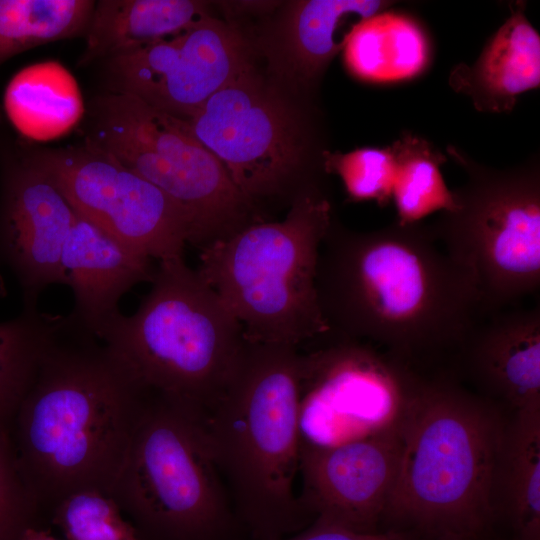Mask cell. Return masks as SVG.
Masks as SVG:
<instances>
[{"mask_svg": "<svg viewBox=\"0 0 540 540\" xmlns=\"http://www.w3.org/2000/svg\"><path fill=\"white\" fill-rule=\"evenodd\" d=\"M76 212L55 184L16 150L2 154L0 257L16 276L24 309L52 284L66 285L65 242Z\"/></svg>", "mask_w": 540, "mask_h": 540, "instance_id": "obj_15", "label": "cell"}, {"mask_svg": "<svg viewBox=\"0 0 540 540\" xmlns=\"http://www.w3.org/2000/svg\"><path fill=\"white\" fill-rule=\"evenodd\" d=\"M315 288L330 333L371 341L404 361L459 349L490 313L469 277L421 222L358 232L331 224Z\"/></svg>", "mask_w": 540, "mask_h": 540, "instance_id": "obj_1", "label": "cell"}, {"mask_svg": "<svg viewBox=\"0 0 540 540\" xmlns=\"http://www.w3.org/2000/svg\"><path fill=\"white\" fill-rule=\"evenodd\" d=\"M121 512L111 496L83 490L61 500L52 509L51 521L66 540H142Z\"/></svg>", "mask_w": 540, "mask_h": 540, "instance_id": "obj_27", "label": "cell"}, {"mask_svg": "<svg viewBox=\"0 0 540 540\" xmlns=\"http://www.w3.org/2000/svg\"><path fill=\"white\" fill-rule=\"evenodd\" d=\"M89 0H0V65L32 47L85 35Z\"/></svg>", "mask_w": 540, "mask_h": 540, "instance_id": "obj_26", "label": "cell"}, {"mask_svg": "<svg viewBox=\"0 0 540 540\" xmlns=\"http://www.w3.org/2000/svg\"><path fill=\"white\" fill-rule=\"evenodd\" d=\"M18 152L82 218L151 259L183 258L191 234L183 210L89 139L76 147Z\"/></svg>", "mask_w": 540, "mask_h": 540, "instance_id": "obj_10", "label": "cell"}, {"mask_svg": "<svg viewBox=\"0 0 540 540\" xmlns=\"http://www.w3.org/2000/svg\"><path fill=\"white\" fill-rule=\"evenodd\" d=\"M0 260H1V257H0ZM5 295H6L5 282L0 272V297H3Z\"/></svg>", "mask_w": 540, "mask_h": 540, "instance_id": "obj_32", "label": "cell"}, {"mask_svg": "<svg viewBox=\"0 0 540 540\" xmlns=\"http://www.w3.org/2000/svg\"><path fill=\"white\" fill-rule=\"evenodd\" d=\"M396 172L391 201L402 225L420 223L434 212L455 207L452 190L442 177L440 167L446 162L430 142L412 133H403L391 146Z\"/></svg>", "mask_w": 540, "mask_h": 540, "instance_id": "obj_25", "label": "cell"}, {"mask_svg": "<svg viewBox=\"0 0 540 540\" xmlns=\"http://www.w3.org/2000/svg\"><path fill=\"white\" fill-rule=\"evenodd\" d=\"M496 501L519 540H540V406L516 410L506 423Z\"/></svg>", "mask_w": 540, "mask_h": 540, "instance_id": "obj_22", "label": "cell"}, {"mask_svg": "<svg viewBox=\"0 0 540 540\" xmlns=\"http://www.w3.org/2000/svg\"><path fill=\"white\" fill-rule=\"evenodd\" d=\"M4 107L17 130L34 139L61 135L83 112L76 81L63 66L51 61L16 74L6 88Z\"/></svg>", "mask_w": 540, "mask_h": 540, "instance_id": "obj_23", "label": "cell"}, {"mask_svg": "<svg viewBox=\"0 0 540 540\" xmlns=\"http://www.w3.org/2000/svg\"><path fill=\"white\" fill-rule=\"evenodd\" d=\"M196 0H101L95 2L80 64L109 59L175 35L209 17Z\"/></svg>", "mask_w": 540, "mask_h": 540, "instance_id": "obj_19", "label": "cell"}, {"mask_svg": "<svg viewBox=\"0 0 540 540\" xmlns=\"http://www.w3.org/2000/svg\"><path fill=\"white\" fill-rule=\"evenodd\" d=\"M333 219L318 189L300 194L281 221H260L200 250L196 271L241 324L245 340L299 347L329 331L316 266Z\"/></svg>", "mask_w": 540, "mask_h": 540, "instance_id": "obj_6", "label": "cell"}, {"mask_svg": "<svg viewBox=\"0 0 540 540\" xmlns=\"http://www.w3.org/2000/svg\"><path fill=\"white\" fill-rule=\"evenodd\" d=\"M20 540H58L40 526L28 528Z\"/></svg>", "mask_w": 540, "mask_h": 540, "instance_id": "obj_31", "label": "cell"}, {"mask_svg": "<svg viewBox=\"0 0 540 540\" xmlns=\"http://www.w3.org/2000/svg\"><path fill=\"white\" fill-rule=\"evenodd\" d=\"M398 416L362 437L328 447L301 446L298 497L312 520L358 532L376 531L397 477Z\"/></svg>", "mask_w": 540, "mask_h": 540, "instance_id": "obj_14", "label": "cell"}, {"mask_svg": "<svg viewBox=\"0 0 540 540\" xmlns=\"http://www.w3.org/2000/svg\"><path fill=\"white\" fill-rule=\"evenodd\" d=\"M300 374L299 347L245 340L224 389L202 416L236 518L254 540H279L313 521L295 491Z\"/></svg>", "mask_w": 540, "mask_h": 540, "instance_id": "obj_3", "label": "cell"}, {"mask_svg": "<svg viewBox=\"0 0 540 540\" xmlns=\"http://www.w3.org/2000/svg\"><path fill=\"white\" fill-rule=\"evenodd\" d=\"M106 60L111 92L135 96L183 120L250 65L238 30L211 16Z\"/></svg>", "mask_w": 540, "mask_h": 540, "instance_id": "obj_13", "label": "cell"}, {"mask_svg": "<svg viewBox=\"0 0 540 540\" xmlns=\"http://www.w3.org/2000/svg\"><path fill=\"white\" fill-rule=\"evenodd\" d=\"M301 353V446L328 447L391 424L421 380L403 361L330 332Z\"/></svg>", "mask_w": 540, "mask_h": 540, "instance_id": "obj_12", "label": "cell"}, {"mask_svg": "<svg viewBox=\"0 0 540 540\" xmlns=\"http://www.w3.org/2000/svg\"><path fill=\"white\" fill-rule=\"evenodd\" d=\"M147 398L103 344L64 317L9 426L41 509L83 490L109 495Z\"/></svg>", "mask_w": 540, "mask_h": 540, "instance_id": "obj_2", "label": "cell"}, {"mask_svg": "<svg viewBox=\"0 0 540 540\" xmlns=\"http://www.w3.org/2000/svg\"><path fill=\"white\" fill-rule=\"evenodd\" d=\"M87 139L174 201L189 221V244L199 250L260 222L186 120L135 96L109 92L95 101Z\"/></svg>", "mask_w": 540, "mask_h": 540, "instance_id": "obj_9", "label": "cell"}, {"mask_svg": "<svg viewBox=\"0 0 540 540\" xmlns=\"http://www.w3.org/2000/svg\"><path fill=\"white\" fill-rule=\"evenodd\" d=\"M323 168L337 174L350 201L391 202L396 166L390 146L363 147L348 153H322Z\"/></svg>", "mask_w": 540, "mask_h": 540, "instance_id": "obj_28", "label": "cell"}, {"mask_svg": "<svg viewBox=\"0 0 540 540\" xmlns=\"http://www.w3.org/2000/svg\"><path fill=\"white\" fill-rule=\"evenodd\" d=\"M279 540H411L405 532H358L320 520H313L302 530Z\"/></svg>", "mask_w": 540, "mask_h": 540, "instance_id": "obj_30", "label": "cell"}, {"mask_svg": "<svg viewBox=\"0 0 540 540\" xmlns=\"http://www.w3.org/2000/svg\"><path fill=\"white\" fill-rule=\"evenodd\" d=\"M510 7L478 59L458 65L449 77L451 87L481 112L510 111L520 94L540 84V36L525 16V4Z\"/></svg>", "mask_w": 540, "mask_h": 540, "instance_id": "obj_18", "label": "cell"}, {"mask_svg": "<svg viewBox=\"0 0 540 540\" xmlns=\"http://www.w3.org/2000/svg\"><path fill=\"white\" fill-rule=\"evenodd\" d=\"M64 316L24 309L0 323V425L10 426Z\"/></svg>", "mask_w": 540, "mask_h": 540, "instance_id": "obj_24", "label": "cell"}, {"mask_svg": "<svg viewBox=\"0 0 540 540\" xmlns=\"http://www.w3.org/2000/svg\"><path fill=\"white\" fill-rule=\"evenodd\" d=\"M447 151L467 180L452 190L455 207L429 226L492 314L540 287L539 162L496 169Z\"/></svg>", "mask_w": 540, "mask_h": 540, "instance_id": "obj_8", "label": "cell"}, {"mask_svg": "<svg viewBox=\"0 0 540 540\" xmlns=\"http://www.w3.org/2000/svg\"><path fill=\"white\" fill-rule=\"evenodd\" d=\"M422 28L408 16L383 11L356 22L347 34L344 61L358 79L387 82L413 77L428 61Z\"/></svg>", "mask_w": 540, "mask_h": 540, "instance_id": "obj_21", "label": "cell"}, {"mask_svg": "<svg viewBox=\"0 0 540 540\" xmlns=\"http://www.w3.org/2000/svg\"><path fill=\"white\" fill-rule=\"evenodd\" d=\"M186 121L254 208L297 179L304 149L299 118L251 64Z\"/></svg>", "mask_w": 540, "mask_h": 540, "instance_id": "obj_11", "label": "cell"}, {"mask_svg": "<svg viewBox=\"0 0 540 540\" xmlns=\"http://www.w3.org/2000/svg\"><path fill=\"white\" fill-rule=\"evenodd\" d=\"M393 2L381 0H303L294 2L281 30L280 53L284 71L310 82L343 48L338 36L352 16L368 18L386 11Z\"/></svg>", "mask_w": 540, "mask_h": 540, "instance_id": "obj_20", "label": "cell"}, {"mask_svg": "<svg viewBox=\"0 0 540 540\" xmlns=\"http://www.w3.org/2000/svg\"><path fill=\"white\" fill-rule=\"evenodd\" d=\"M109 496L142 540H231L241 528L202 414L152 392Z\"/></svg>", "mask_w": 540, "mask_h": 540, "instance_id": "obj_7", "label": "cell"}, {"mask_svg": "<svg viewBox=\"0 0 540 540\" xmlns=\"http://www.w3.org/2000/svg\"><path fill=\"white\" fill-rule=\"evenodd\" d=\"M150 283L136 312L116 318L102 344L141 389L204 415L238 361L242 326L183 258L160 261Z\"/></svg>", "mask_w": 540, "mask_h": 540, "instance_id": "obj_5", "label": "cell"}, {"mask_svg": "<svg viewBox=\"0 0 540 540\" xmlns=\"http://www.w3.org/2000/svg\"><path fill=\"white\" fill-rule=\"evenodd\" d=\"M151 260L76 213L62 253L66 285L74 295L70 317L101 340L121 315V297L136 284L152 281Z\"/></svg>", "mask_w": 540, "mask_h": 540, "instance_id": "obj_16", "label": "cell"}, {"mask_svg": "<svg viewBox=\"0 0 540 540\" xmlns=\"http://www.w3.org/2000/svg\"><path fill=\"white\" fill-rule=\"evenodd\" d=\"M475 382L514 410L540 406V307L496 311L460 346Z\"/></svg>", "mask_w": 540, "mask_h": 540, "instance_id": "obj_17", "label": "cell"}, {"mask_svg": "<svg viewBox=\"0 0 540 540\" xmlns=\"http://www.w3.org/2000/svg\"><path fill=\"white\" fill-rule=\"evenodd\" d=\"M446 380H421L398 416L400 456L385 516L441 540H474L497 512L506 423Z\"/></svg>", "mask_w": 540, "mask_h": 540, "instance_id": "obj_4", "label": "cell"}, {"mask_svg": "<svg viewBox=\"0 0 540 540\" xmlns=\"http://www.w3.org/2000/svg\"><path fill=\"white\" fill-rule=\"evenodd\" d=\"M41 510L20 471L9 427L0 425V540H20L40 526Z\"/></svg>", "mask_w": 540, "mask_h": 540, "instance_id": "obj_29", "label": "cell"}]
</instances>
